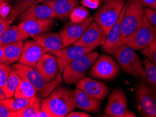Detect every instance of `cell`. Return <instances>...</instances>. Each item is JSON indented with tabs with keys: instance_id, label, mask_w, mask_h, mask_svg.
<instances>
[{
	"instance_id": "6da1fadb",
	"label": "cell",
	"mask_w": 156,
	"mask_h": 117,
	"mask_svg": "<svg viewBox=\"0 0 156 117\" xmlns=\"http://www.w3.org/2000/svg\"><path fill=\"white\" fill-rule=\"evenodd\" d=\"M76 107L74 91L60 86L42 100V108L49 117H64Z\"/></svg>"
},
{
	"instance_id": "7a4b0ae2",
	"label": "cell",
	"mask_w": 156,
	"mask_h": 117,
	"mask_svg": "<svg viewBox=\"0 0 156 117\" xmlns=\"http://www.w3.org/2000/svg\"><path fill=\"white\" fill-rule=\"evenodd\" d=\"M11 67L17 72L21 79H26L33 85L37 91L39 97L44 98L49 95L57 87L59 86L62 81L60 73H58L54 79L47 81L35 68L23 65L22 64H14Z\"/></svg>"
},
{
	"instance_id": "3957f363",
	"label": "cell",
	"mask_w": 156,
	"mask_h": 117,
	"mask_svg": "<svg viewBox=\"0 0 156 117\" xmlns=\"http://www.w3.org/2000/svg\"><path fill=\"white\" fill-rule=\"evenodd\" d=\"M112 54L125 73L136 78L139 81H146V76L143 62L134 49L125 44Z\"/></svg>"
},
{
	"instance_id": "277c9868",
	"label": "cell",
	"mask_w": 156,
	"mask_h": 117,
	"mask_svg": "<svg viewBox=\"0 0 156 117\" xmlns=\"http://www.w3.org/2000/svg\"><path fill=\"white\" fill-rule=\"evenodd\" d=\"M98 57L97 52L91 51L81 58L75 60L63 72V79L66 84H76L80 80L86 77L89 68Z\"/></svg>"
},
{
	"instance_id": "5b68a950",
	"label": "cell",
	"mask_w": 156,
	"mask_h": 117,
	"mask_svg": "<svg viewBox=\"0 0 156 117\" xmlns=\"http://www.w3.org/2000/svg\"><path fill=\"white\" fill-rule=\"evenodd\" d=\"M144 15V9L140 0H129V5L123 18L122 34L124 42L127 44L139 26Z\"/></svg>"
},
{
	"instance_id": "8992f818",
	"label": "cell",
	"mask_w": 156,
	"mask_h": 117,
	"mask_svg": "<svg viewBox=\"0 0 156 117\" xmlns=\"http://www.w3.org/2000/svg\"><path fill=\"white\" fill-rule=\"evenodd\" d=\"M136 99L144 116L156 117V88L148 82L140 81L136 87Z\"/></svg>"
},
{
	"instance_id": "52a82bcc",
	"label": "cell",
	"mask_w": 156,
	"mask_h": 117,
	"mask_svg": "<svg viewBox=\"0 0 156 117\" xmlns=\"http://www.w3.org/2000/svg\"><path fill=\"white\" fill-rule=\"evenodd\" d=\"M124 5V0H108L96 11L94 19L102 27L106 34L118 20Z\"/></svg>"
},
{
	"instance_id": "ba28073f",
	"label": "cell",
	"mask_w": 156,
	"mask_h": 117,
	"mask_svg": "<svg viewBox=\"0 0 156 117\" xmlns=\"http://www.w3.org/2000/svg\"><path fill=\"white\" fill-rule=\"evenodd\" d=\"M120 67L116 61L108 55L98 57L91 66L89 76L96 79L111 80L119 74Z\"/></svg>"
},
{
	"instance_id": "9c48e42d",
	"label": "cell",
	"mask_w": 156,
	"mask_h": 117,
	"mask_svg": "<svg viewBox=\"0 0 156 117\" xmlns=\"http://www.w3.org/2000/svg\"><path fill=\"white\" fill-rule=\"evenodd\" d=\"M156 40V29L144 15L141 22L127 46L134 50H142Z\"/></svg>"
},
{
	"instance_id": "30bf717a",
	"label": "cell",
	"mask_w": 156,
	"mask_h": 117,
	"mask_svg": "<svg viewBox=\"0 0 156 117\" xmlns=\"http://www.w3.org/2000/svg\"><path fill=\"white\" fill-rule=\"evenodd\" d=\"M129 3V0L127 1V3L125 4L122 9L120 14L118 18V20L112 27L108 34H107L105 42L102 45V50L106 53L112 54L115 50H116L121 47L122 46L125 44V42H124L122 25L124 15H125Z\"/></svg>"
},
{
	"instance_id": "8fae6325",
	"label": "cell",
	"mask_w": 156,
	"mask_h": 117,
	"mask_svg": "<svg viewBox=\"0 0 156 117\" xmlns=\"http://www.w3.org/2000/svg\"><path fill=\"white\" fill-rule=\"evenodd\" d=\"M105 114L114 117H135V114L127 109V98L120 88H117L111 93L105 109Z\"/></svg>"
},
{
	"instance_id": "7c38bea8",
	"label": "cell",
	"mask_w": 156,
	"mask_h": 117,
	"mask_svg": "<svg viewBox=\"0 0 156 117\" xmlns=\"http://www.w3.org/2000/svg\"><path fill=\"white\" fill-rule=\"evenodd\" d=\"M106 36L107 34L102 27L94 20L73 45L95 49L98 46L104 44L106 40Z\"/></svg>"
},
{
	"instance_id": "4fadbf2b",
	"label": "cell",
	"mask_w": 156,
	"mask_h": 117,
	"mask_svg": "<svg viewBox=\"0 0 156 117\" xmlns=\"http://www.w3.org/2000/svg\"><path fill=\"white\" fill-rule=\"evenodd\" d=\"M94 48L73 45L72 46H69L64 47L63 49L58 51L54 52L52 54L54 55L56 58L59 71L60 72L63 73L64 70L73 61L81 58L89 53L94 51Z\"/></svg>"
},
{
	"instance_id": "5bb4252c",
	"label": "cell",
	"mask_w": 156,
	"mask_h": 117,
	"mask_svg": "<svg viewBox=\"0 0 156 117\" xmlns=\"http://www.w3.org/2000/svg\"><path fill=\"white\" fill-rule=\"evenodd\" d=\"M94 20V16H89L80 22H74L71 20L66 22L59 33L63 40L64 46H69L74 44L80 38L87 27Z\"/></svg>"
},
{
	"instance_id": "9a60e30c",
	"label": "cell",
	"mask_w": 156,
	"mask_h": 117,
	"mask_svg": "<svg viewBox=\"0 0 156 117\" xmlns=\"http://www.w3.org/2000/svg\"><path fill=\"white\" fill-rule=\"evenodd\" d=\"M47 53V50L36 41L34 40L26 41V42H23L22 54L18 63L35 68L39 60Z\"/></svg>"
},
{
	"instance_id": "2e32d148",
	"label": "cell",
	"mask_w": 156,
	"mask_h": 117,
	"mask_svg": "<svg viewBox=\"0 0 156 117\" xmlns=\"http://www.w3.org/2000/svg\"><path fill=\"white\" fill-rule=\"evenodd\" d=\"M76 87L97 99L103 100L109 93L107 85L91 77H84L76 84Z\"/></svg>"
},
{
	"instance_id": "e0dca14e",
	"label": "cell",
	"mask_w": 156,
	"mask_h": 117,
	"mask_svg": "<svg viewBox=\"0 0 156 117\" xmlns=\"http://www.w3.org/2000/svg\"><path fill=\"white\" fill-rule=\"evenodd\" d=\"M55 20L54 18L49 19L27 20L20 22L18 25L29 34L30 37L34 38L39 34L47 33L54 28Z\"/></svg>"
},
{
	"instance_id": "ac0fdd59",
	"label": "cell",
	"mask_w": 156,
	"mask_h": 117,
	"mask_svg": "<svg viewBox=\"0 0 156 117\" xmlns=\"http://www.w3.org/2000/svg\"><path fill=\"white\" fill-rule=\"evenodd\" d=\"M49 18H54V19L56 18V15L55 14L51 6L44 2L38 4H33L18 16V20H20V22L27 20L49 19Z\"/></svg>"
},
{
	"instance_id": "d6986e66",
	"label": "cell",
	"mask_w": 156,
	"mask_h": 117,
	"mask_svg": "<svg viewBox=\"0 0 156 117\" xmlns=\"http://www.w3.org/2000/svg\"><path fill=\"white\" fill-rule=\"evenodd\" d=\"M35 69L40 73L47 81L55 79L58 73V65L54 55L47 53L35 66Z\"/></svg>"
},
{
	"instance_id": "ffe728a7",
	"label": "cell",
	"mask_w": 156,
	"mask_h": 117,
	"mask_svg": "<svg viewBox=\"0 0 156 117\" xmlns=\"http://www.w3.org/2000/svg\"><path fill=\"white\" fill-rule=\"evenodd\" d=\"M74 93L75 105L78 108L93 113L100 111L101 106L100 100L77 88L74 91Z\"/></svg>"
},
{
	"instance_id": "44dd1931",
	"label": "cell",
	"mask_w": 156,
	"mask_h": 117,
	"mask_svg": "<svg viewBox=\"0 0 156 117\" xmlns=\"http://www.w3.org/2000/svg\"><path fill=\"white\" fill-rule=\"evenodd\" d=\"M33 40L50 53L58 51L65 47L59 33L47 32L35 36Z\"/></svg>"
},
{
	"instance_id": "7402d4cb",
	"label": "cell",
	"mask_w": 156,
	"mask_h": 117,
	"mask_svg": "<svg viewBox=\"0 0 156 117\" xmlns=\"http://www.w3.org/2000/svg\"><path fill=\"white\" fill-rule=\"evenodd\" d=\"M79 2L80 0H55L44 3L51 6L56 15V18L67 20L70 18V13L73 9L79 5Z\"/></svg>"
},
{
	"instance_id": "603a6c76",
	"label": "cell",
	"mask_w": 156,
	"mask_h": 117,
	"mask_svg": "<svg viewBox=\"0 0 156 117\" xmlns=\"http://www.w3.org/2000/svg\"><path fill=\"white\" fill-rule=\"evenodd\" d=\"M30 37L19 25L9 26L0 36V46L18 42H23Z\"/></svg>"
},
{
	"instance_id": "cb8c5ba5",
	"label": "cell",
	"mask_w": 156,
	"mask_h": 117,
	"mask_svg": "<svg viewBox=\"0 0 156 117\" xmlns=\"http://www.w3.org/2000/svg\"><path fill=\"white\" fill-rule=\"evenodd\" d=\"M23 42H18L10 44L4 45L3 48V58H2V63L7 65H11V64L19 60L21 56Z\"/></svg>"
},
{
	"instance_id": "d4e9b609",
	"label": "cell",
	"mask_w": 156,
	"mask_h": 117,
	"mask_svg": "<svg viewBox=\"0 0 156 117\" xmlns=\"http://www.w3.org/2000/svg\"><path fill=\"white\" fill-rule=\"evenodd\" d=\"M42 109L41 98L35 96L30 98L28 104L22 109L12 112L11 117H36L37 114Z\"/></svg>"
},
{
	"instance_id": "484cf974",
	"label": "cell",
	"mask_w": 156,
	"mask_h": 117,
	"mask_svg": "<svg viewBox=\"0 0 156 117\" xmlns=\"http://www.w3.org/2000/svg\"><path fill=\"white\" fill-rule=\"evenodd\" d=\"M36 0H13L11 10L7 19L12 22L23 12L35 4Z\"/></svg>"
},
{
	"instance_id": "4316f807",
	"label": "cell",
	"mask_w": 156,
	"mask_h": 117,
	"mask_svg": "<svg viewBox=\"0 0 156 117\" xmlns=\"http://www.w3.org/2000/svg\"><path fill=\"white\" fill-rule=\"evenodd\" d=\"M13 96L30 99L35 96H38V93L30 82L26 79H21L19 84L16 89Z\"/></svg>"
},
{
	"instance_id": "83f0119b",
	"label": "cell",
	"mask_w": 156,
	"mask_h": 117,
	"mask_svg": "<svg viewBox=\"0 0 156 117\" xmlns=\"http://www.w3.org/2000/svg\"><path fill=\"white\" fill-rule=\"evenodd\" d=\"M21 78L16 70L11 67L8 79L6 80L5 86L3 88V92L6 96V98H9L14 95V93L17 86L19 84Z\"/></svg>"
},
{
	"instance_id": "f1b7e54d",
	"label": "cell",
	"mask_w": 156,
	"mask_h": 117,
	"mask_svg": "<svg viewBox=\"0 0 156 117\" xmlns=\"http://www.w3.org/2000/svg\"><path fill=\"white\" fill-rule=\"evenodd\" d=\"M30 99L23 98H18V97H11L9 98H5V99L0 101L2 104L7 107L12 112H15L19 110L22 109L26 105L28 104Z\"/></svg>"
},
{
	"instance_id": "f546056e",
	"label": "cell",
	"mask_w": 156,
	"mask_h": 117,
	"mask_svg": "<svg viewBox=\"0 0 156 117\" xmlns=\"http://www.w3.org/2000/svg\"><path fill=\"white\" fill-rule=\"evenodd\" d=\"M143 64L145 69L146 80L149 84L156 88V65L145 58L143 60Z\"/></svg>"
},
{
	"instance_id": "4dcf8cb0",
	"label": "cell",
	"mask_w": 156,
	"mask_h": 117,
	"mask_svg": "<svg viewBox=\"0 0 156 117\" xmlns=\"http://www.w3.org/2000/svg\"><path fill=\"white\" fill-rule=\"evenodd\" d=\"M90 12L83 6H77L70 13V19L74 22H80L89 17Z\"/></svg>"
},
{
	"instance_id": "1f68e13d",
	"label": "cell",
	"mask_w": 156,
	"mask_h": 117,
	"mask_svg": "<svg viewBox=\"0 0 156 117\" xmlns=\"http://www.w3.org/2000/svg\"><path fill=\"white\" fill-rule=\"evenodd\" d=\"M142 54L156 65V40L141 50Z\"/></svg>"
},
{
	"instance_id": "d6a6232c",
	"label": "cell",
	"mask_w": 156,
	"mask_h": 117,
	"mask_svg": "<svg viewBox=\"0 0 156 117\" xmlns=\"http://www.w3.org/2000/svg\"><path fill=\"white\" fill-rule=\"evenodd\" d=\"M11 71V66L0 63V87L3 89Z\"/></svg>"
},
{
	"instance_id": "836d02e7",
	"label": "cell",
	"mask_w": 156,
	"mask_h": 117,
	"mask_svg": "<svg viewBox=\"0 0 156 117\" xmlns=\"http://www.w3.org/2000/svg\"><path fill=\"white\" fill-rule=\"evenodd\" d=\"M144 15L151 25L156 29V10L153 9H144Z\"/></svg>"
},
{
	"instance_id": "e575fe53",
	"label": "cell",
	"mask_w": 156,
	"mask_h": 117,
	"mask_svg": "<svg viewBox=\"0 0 156 117\" xmlns=\"http://www.w3.org/2000/svg\"><path fill=\"white\" fill-rule=\"evenodd\" d=\"M11 10V5L9 3H4L0 5V17L7 18Z\"/></svg>"
},
{
	"instance_id": "d590c367",
	"label": "cell",
	"mask_w": 156,
	"mask_h": 117,
	"mask_svg": "<svg viewBox=\"0 0 156 117\" xmlns=\"http://www.w3.org/2000/svg\"><path fill=\"white\" fill-rule=\"evenodd\" d=\"M100 4L99 0H82V6L87 9H96L98 7Z\"/></svg>"
},
{
	"instance_id": "8d00e7d4",
	"label": "cell",
	"mask_w": 156,
	"mask_h": 117,
	"mask_svg": "<svg viewBox=\"0 0 156 117\" xmlns=\"http://www.w3.org/2000/svg\"><path fill=\"white\" fill-rule=\"evenodd\" d=\"M10 24L11 22L9 21L7 18L0 17V36L9 26H11Z\"/></svg>"
},
{
	"instance_id": "74e56055",
	"label": "cell",
	"mask_w": 156,
	"mask_h": 117,
	"mask_svg": "<svg viewBox=\"0 0 156 117\" xmlns=\"http://www.w3.org/2000/svg\"><path fill=\"white\" fill-rule=\"evenodd\" d=\"M12 112L0 102V117H11Z\"/></svg>"
},
{
	"instance_id": "f35d334b",
	"label": "cell",
	"mask_w": 156,
	"mask_h": 117,
	"mask_svg": "<svg viewBox=\"0 0 156 117\" xmlns=\"http://www.w3.org/2000/svg\"><path fill=\"white\" fill-rule=\"evenodd\" d=\"M143 6L156 10V0H140Z\"/></svg>"
},
{
	"instance_id": "ab89813d",
	"label": "cell",
	"mask_w": 156,
	"mask_h": 117,
	"mask_svg": "<svg viewBox=\"0 0 156 117\" xmlns=\"http://www.w3.org/2000/svg\"><path fill=\"white\" fill-rule=\"evenodd\" d=\"M66 117H90L91 116L89 114L85 113V112H74L72 111L70 113H68Z\"/></svg>"
},
{
	"instance_id": "60d3db41",
	"label": "cell",
	"mask_w": 156,
	"mask_h": 117,
	"mask_svg": "<svg viewBox=\"0 0 156 117\" xmlns=\"http://www.w3.org/2000/svg\"><path fill=\"white\" fill-rule=\"evenodd\" d=\"M36 117H49V116H48L47 114L42 109L40 112H38V114H37Z\"/></svg>"
},
{
	"instance_id": "b9f144b4",
	"label": "cell",
	"mask_w": 156,
	"mask_h": 117,
	"mask_svg": "<svg viewBox=\"0 0 156 117\" xmlns=\"http://www.w3.org/2000/svg\"><path fill=\"white\" fill-rule=\"evenodd\" d=\"M5 98H6V96H5V95H4L3 90H2V88L0 87V101L5 99Z\"/></svg>"
},
{
	"instance_id": "7bdbcfd3",
	"label": "cell",
	"mask_w": 156,
	"mask_h": 117,
	"mask_svg": "<svg viewBox=\"0 0 156 117\" xmlns=\"http://www.w3.org/2000/svg\"><path fill=\"white\" fill-rule=\"evenodd\" d=\"M3 48L2 46H0V63H2V58H3Z\"/></svg>"
},
{
	"instance_id": "ee69618b",
	"label": "cell",
	"mask_w": 156,
	"mask_h": 117,
	"mask_svg": "<svg viewBox=\"0 0 156 117\" xmlns=\"http://www.w3.org/2000/svg\"><path fill=\"white\" fill-rule=\"evenodd\" d=\"M49 1H55V0H36L35 4H40V3H42V2H49Z\"/></svg>"
},
{
	"instance_id": "f6af8a7d",
	"label": "cell",
	"mask_w": 156,
	"mask_h": 117,
	"mask_svg": "<svg viewBox=\"0 0 156 117\" xmlns=\"http://www.w3.org/2000/svg\"><path fill=\"white\" fill-rule=\"evenodd\" d=\"M11 2H13V0H0V5L4 3H10Z\"/></svg>"
},
{
	"instance_id": "bcb514c9",
	"label": "cell",
	"mask_w": 156,
	"mask_h": 117,
	"mask_svg": "<svg viewBox=\"0 0 156 117\" xmlns=\"http://www.w3.org/2000/svg\"><path fill=\"white\" fill-rule=\"evenodd\" d=\"M100 2H106V1H108V0H99Z\"/></svg>"
}]
</instances>
